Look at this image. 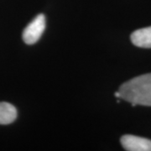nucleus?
Segmentation results:
<instances>
[{
    "label": "nucleus",
    "mask_w": 151,
    "mask_h": 151,
    "mask_svg": "<svg viewBox=\"0 0 151 151\" xmlns=\"http://www.w3.org/2000/svg\"><path fill=\"white\" fill-rule=\"evenodd\" d=\"M121 98L133 106L151 107V73L144 74L124 82L119 87Z\"/></svg>",
    "instance_id": "nucleus-1"
},
{
    "label": "nucleus",
    "mask_w": 151,
    "mask_h": 151,
    "mask_svg": "<svg viewBox=\"0 0 151 151\" xmlns=\"http://www.w3.org/2000/svg\"><path fill=\"white\" fill-rule=\"evenodd\" d=\"M45 29V17L40 14L27 25L23 32V40L27 45H34L40 39Z\"/></svg>",
    "instance_id": "nucleus-2"
},
{
    "label": "nucleus",
    "mask_w": 151,
    "mask_h": 151,
    "mask_svg": "<svg viewBox=\"0 0 151 151\" xmlns=\"http://www.w3.org/2000/svg\"><path fill=\"white\" fill-rule=\"evenodd\" d=\"M121 145L128 151H151V139L126 134L121 138Z\"/></svg>",
    "instance_id": "nucleus-3"
},
{
    "label": "nucleus",
    "mask_w": 151,
    "mask_h": 151,
    "mask_svg": "<svg viewBox=\"0 0 151 151\" xmlns=\"http://www.w3.org/2000/svg\"><path fill=\"white\" fill-rule=\"evenodd\" d=\"M131 41L137 47L151 48V26L143 28L132 33Z\"/></svg>",
    "instance_id": "nucleus-4"
},
{
    "label": "nucleus",
    "mask_w": 151,
    "mask_h": 151,
    "mask_svg": "<svg viewBox=\"0 0 151 151\" xmlns=\"http://www.w3.org/2000/svg\"><path fill=\"white\" fill-rule=\"evenodd\" d=\"M17 119V110L10 103H0V124L7 125L12 124Z\"/></svg>",
    "instance_id": "nucleus-5"
},
{
    "label": "nucleus",
    "mask_w": 151,
    "mask_h": 151,
    "mask_svg": "<svg viewBox=\"0 0 151 151\" xmlns=\"http://www.w3.org/2000/svg\"><path fill=\"white\" fill-rule=\"evenodd\" d=\"M114 96H115L116 97H118V98H121V95H120V92H115Z\"/></svg>",
    "instance_id": "nucleus-6"
}]
</instances>
